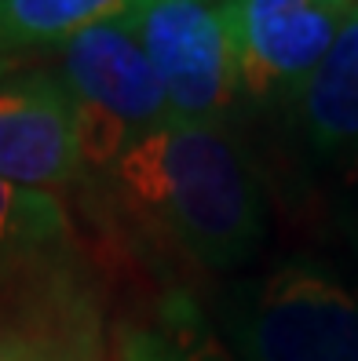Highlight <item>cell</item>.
I'll list each match as a JSON object with an SVG mask.
<instances>
[{
    "label": "cell",
    "instance_id": "obj_1",
    "mask_svg": "<svg viewBox=\"0 0 358 361\" xmlns=\"http://www.w3.org/2000/svg\"><path fill=\"white\" fill-rule=\"evenodd\" d=\"M88 179L124 238L176 267L230 274L267 241V186L230 124L168 121Z\"/></svg>",
    "mask_w": 358,
    "mask_h": 361
},
{
    "label": "cell",
    "instance_id": "obj_2",
    "mask_svg": "<svg viewBox=\"0 0 358 361\" xmlns=\"http://www.w3.org/2000/svg\"><path fill=\"white\" fill-rule=\"evenodd\" d=\"M238 361H358V281L318 256H285L220 292Z\"/></svg>",
    "mask_w": 358,
    "mask_h": 361
},
{
    "label": "cell",
    "instance_id": "obj_3",
    "mask_svg": "<svg viewBox=\"0 0 358 361\" xmlns=\"http://www.w3.org/2000/svg\"><path fill=\"white\" fill-rule=\"evenodd\" d=\"M55 73L70 88L88 176L102 172L132 142L172 121L132 18L92 26L55 48ZM84 176V179H88Z\"/></svg>",
    "mask_w": 358,
    "mask_h": 361
},
{
    "label": "cell",
    "instance_id": "obj_4",
    "mask_svg": "<svg viewBox=\"0 0 358 361\" xmlns=\"http://www.w3.org/2000/svg\"><path fill=\"white\" fill-rule=\"evenodd\" d=\"M172 121L230 124L245 99L223 0H154L132 15Z\"/></svg>",
    "mask_w": 358,
    "mask_h": 361
},
{
    "label": "cell",
    "instance_id": "obj_5",
    "mask_svg": "<svg viewBox=\"0 0 358 361\" xmlns=\"http://www.w3.org/2000/svg\"><path fill=\"white\" fill-rule=\"evenodd\" d=\"M351 8L354 0H223L245 99L289 110Z\"/></svg>",
    "mask_w": 358,
    "mask_h": 361
},
{
    "label": "cell",
    "instance_id": "obj_6",
    "mask_svg": "<svg viewBox=\"0 0 358 361\" xmlns=\"http://www.w3.org/2000/svg\"><path fill=\"white\" fill-rule=\"evenodd\" d=\"M88 168L70 88L55 70H0V179L62 194Z\"/></svg>",
    "mask_w": 358,
    "mask_h": 361
},
{
    "label": "cell",
    "instance_id": "obj_7",
    "mask_svg": "<svg viewBox=\"0 0 358 361\" xmlns=\"http://www.w3.org/2000/svg\"><path fill=\"white\" fill-rule=\"evenodd\" d=\"M292 135L314 172L358 179V0L333 48L289 106Z\"/></svg>",
    "mask_w": 358,
    "mask_h": 361
},
{
    "label": "cell",
    "instance_id": "obj_8",
    "mask_svg": "<svg viewBox=\"0 0 358 361\" xmlns=\"http://www.w3.org/2000/svg\"><path fill=\"white\" fill-rule=\"evenodd\" d=\"M80 278L77 233L62 197L0 179V288L23 295Z\"/></svg>",
    "mask_w": 358,
    "mask_h": 361
},
{
    "label": "cell",
    "instance_id": "obj_9",
    "mask_svg": "<svg viewBox=\"0 0 358 361\" xmlns=\"http://www.w3.org/2000/svg\"><path fill=\"white\" fill-rule=\"evenodd\" d=\"M0 361H107L84 278L8 295L0 307Z\"/></svg>",
    "mask_w": 358,
    "mask_h": 361
},
{
    "label": "cell",
    "instance_id": "obj_10",
    "mask_svg": "<svg viewBox=\"0 0 358 361\" xmlns=\"http://www.w3.org/2000/svg\"><path fill=\"white\" fill-rule=\"evenodd\" d=\"M154 0H0V66L26 51H55L70 37L132 18Z\"/></svg>",
    "mask_w": 358,
    "mask_h": 361
},
{
    "label": "cell",
    "instance_id": "obj_11",
    "mask_svg": "<svg viewBox=\"0 0 358 361\" xmlns=\"http://www.w3.org/2000/svg\"><path fill=\"white\" fill-rule=\"evenodd\" d=\"M117 361H238L220 347L186 295H172L150 322L117 329Z\"/></svg>",
    "mask_w": 358,
    "mask_h": 361
}]
</instances>
